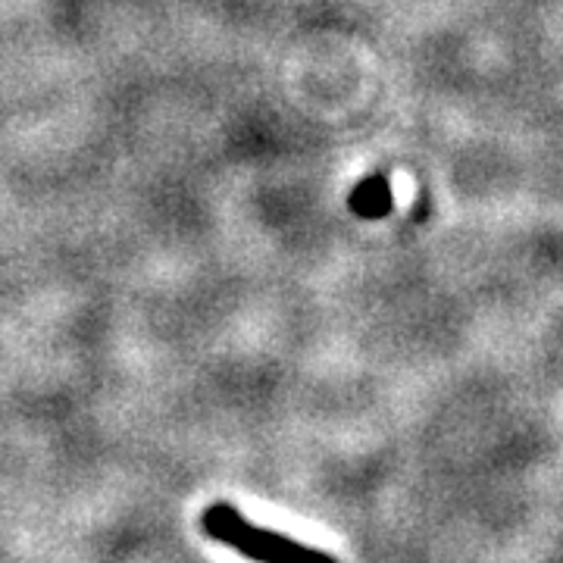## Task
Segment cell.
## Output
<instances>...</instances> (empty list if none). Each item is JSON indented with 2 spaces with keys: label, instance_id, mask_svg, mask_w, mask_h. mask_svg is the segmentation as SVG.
Segmentation results:
<instances>
[{
  "label": "cell",
  "instance_id": "6da1fadb",
  "mask_svg": "<svg viewBox=\"0 0 563 563\" xmlns=\"http://www.w3.org/2000/svg\"><path fill=\"white\" fill-rule=\"evenodd\" d=\"M203 532L217 542L235 548L247 561L254 563H339L325 551L291 542L288 536L269 532L261 526L247 523L242 514L229 504H213L201 517Z\"/></svg>",
  "mask_w": 563,
  "mask_h": 563
},
{
  "label": "cell",
  "instance_id": "7a4b0ae2",
  "mask_svg": "<svg viewBox=\"0 0 563 563\" xmlns=\"http://www.w3.org/2000/svg\"><path fill=\"white\" fill-rule=\"evenodd\" d=\"M413 188H417V185H413V179H410L407 173H401V169H398V173L391 176V191H395V203H398L401 210H407V207H410V201H413Z\"/></svg>",
  "mask_w": 563,
  "mask_h": 563
}]
</instances>
